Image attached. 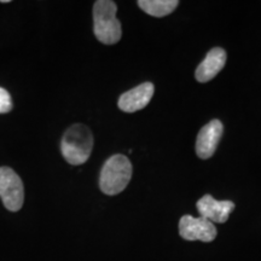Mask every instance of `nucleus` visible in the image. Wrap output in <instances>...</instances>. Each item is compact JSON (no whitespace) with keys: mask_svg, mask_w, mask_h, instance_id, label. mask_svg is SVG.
<instances>
[{"mask_svg":"<svg viewBox=\"0 0 261 261\" xmlns=\"http://www.w3.org/2000/svg\"><path fill=\"white\" fill-rule=\"evenodd\" d=\"M93 149V136L87 126L76 123L67 129L61 142L65 161L73 166L83 165L90 159Z\"/></svg>","mask_w":261,"mask_h":261,"instance_id":"obj_1","label":"nucleus"},{"mask_svg":"<svg viewBox=\"0 0 261 261\" xmlns=\"http://www.w3.org/2000/svg\"><path fill=\"white\" fill-rule=\"evenodd\" d=\"M12 109V100L10 93L3 87H0V114L9 113Z\"/></svg>","mask_w":261,"mask_h":261,"instance_id":"obj_11","label":"nucleus"},{"mask_svg":"<svg viewBox=\"0 0 261 261\" xmlns=\"http://www.w3.org/2000/svg\"><path fill=\"white\" fill-rule=\"evenodd\" d=\"M179 5L178 0H139L138 6L152 17H165Z\"/></svg>","mask_w":261,"mask_h":261,"instance_id":"obj_10","label":"nucleus"},{"mask_svg":"<svg viewBox=\"0 0 261 261\" xmlns=\"http://www.w3.org/2000/svg\"><path fill=\"white\" fill-rule=\"evenodd\" d=\"M226 63V52L221 47H214L208 52L195 71V77L198 83H208L214 79Z\"/></svg>","mask_w":261,"mask_h":261,"instance_id":"obj_9","label":"nucleus"},{"mask_svg":"<svg viewBox=\"0 0 261 261\" xmlns=\"http://www.w3.org/2000/svg\"><path fill=\"white\" fill-rule=\"evenodd\" d=\"M179 234L187 241L212 242L217 237L218 231L214 224L204 218L184 215L179 221Z\"/></svg>","mask_w":261,"mask_h":261,"instance_id":"obj_5","label":"nucleus"},{"mask_svg":"<svg viewBox=\"0 0 261 261\" xmlns=\"http://www.w3.org/2000/svg\"><path fill=\"white\" fill-rule=\"evenodd\" d=\"M224 126L219 120H212L210 123L203 126L196 139V154L202 160H207L213 156L218 148Z\"/></svg>","mask_w":261,"mask_h":261,"instance_id":"obj_6","label":"nucleus"},{"mask_svg":"<svg viewBox=\"0 0 261 261\" xmlns=\"http://www.w3.org/2000/svg\"><path fill=\"white\" fill-rule=\"evenodd\" d=\"M0 198L10 212H18L23 205V182L10 167H0Z\"/></svg>","mask_w":261,"mask_h":261,"instance_id":"obj_4","label":"nucleus"},{"mask_svg":"<svg viewBox=\"0 0 261 261\" xmlns=\"http://www.w3.org/2000/svg\"><path fill=\"white\" fill-rule=\"evenodd\" d=\"M196 207L202 218L213 224H224L234 210V203L232 201H218L213 196L204 195L196 203Z\"/></svg>","mask_w":261,"mask_h":261,"instance_id":"obj_7","label":"nucleus"},{"mask_svg":"<svg viewBox=\"0 0 261 261\" xmlns=\"http://www.w3.org/2000/svg\"><path fill=\"white\" fill-rule=\"evenodd\" d=\"M155 87L151 83H144L127 91L119 98L117 107L125 113H136L144 109L154 96Z\"/></svg>","mask_w":261,"mask_h":261,"instance_id":"obj_8","label":"nucleus"},{"mask_svg":"<svg viewBox=\"0 0 261 261\" xmlns=\"http://www.w3.org/2000/svg\"><path fill=\"white\" fill-rule=\"evenodd\" d=\"M132 178V165L123 155H114L104 163L99 175V188L103 194L114 196L125 190Z\"/></svg>","mask_w":261,"mask_h":261,"instance_id":"obj_3","label":"nucleus"},{"mask_svg":"<svg viewBox=\"0 0 261 261\" xmlns=\"http://www.w3.org/2000/svg\"><path fill=\"white\" fill-rule=\"evenodd\" d=\"M116 12L117 6L112 0H98L93 5V32L104 45H114L121 39V23Z\"/></svg>","mask_w":261,"mask_h":261,"instance_id":"obj_2","label":"nucleus"}]
</instances>
